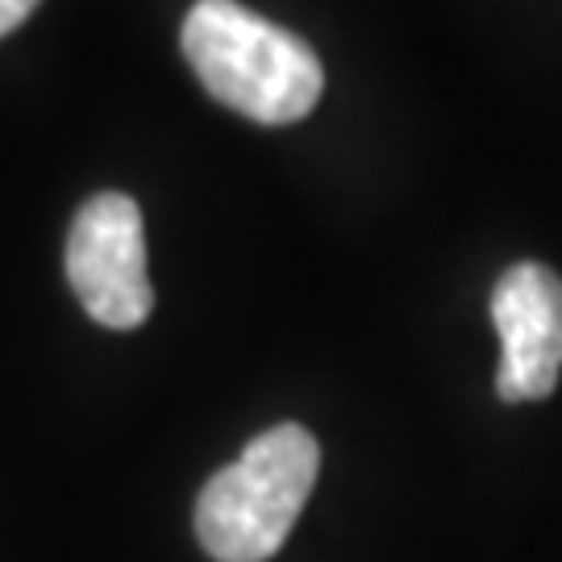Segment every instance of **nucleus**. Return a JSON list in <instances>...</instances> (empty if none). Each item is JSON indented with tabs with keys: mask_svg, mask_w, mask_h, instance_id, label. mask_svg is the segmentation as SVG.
Returning <instances> with one entry per match:
<instances>
[{
	"mask_svg": "<svg viewBox=\"0 0 562 562\" xmlns=\"http://www.w3.org/2000/svg\"><path fill=\"white\" fill-rule=\"evenodd\" d=\"M180 42L204 92L259 125H292L322 101L325 71L313 46L238 0H196Z\"/></svg>",
	"mask_w": 562,
	"mask_h": 562,
	"instance_id": "nucleus-1",
	"label": "nucleus"
},
{
	"mask_svg": "<svg viewBox=\"0 0 562 562\" xmlns=\"http://www.w3.org/2000/svg\"><path fill=\"white\" fill-rule=\"evenodd\" d=\"M322 471L317 438L301 425L259 434L204 483L196 501V538L217 562H267L292 533Z\"/></svg>",
	"mask_w": 562,
	"mask_h": 562,
	"instance_id": "nucleus-2",
	"label": "nucleus"
},
{
	"mask_svg": "<svg viewBox=\"0 0 562 562\" xmlns=\"http://www.w3.org/2000/svg\"><path fill=\"white\" fill-rule=\"evenodd\" d=\"M67 280L92 322L138 329L155 308L146 276L138 204L121 192H101L83 204L67 234Z\"/></svg>",
	"mask_w": 562,
	"mask_h": 562,
	"instance_id": "nucleus-3",
	"label": "nucleus"
},
{
	"mask_svg": "<svg viewBox=\"0 0 562 562\" xmlns=\"http://www.w3.org/2000/svg\"><path fill=\"white\" fill-rule=\"evenodd\" d=\"M492 322L504 346L501 401H546L562 375V280L542 262L508 267L492 292Z\"/></svg>",
	"mask_w": 562,
	"mask_h": 562,
	"instance_id": "nucleus-4",
	"label": "nucleus"
},
{
	"mask_svg": "<svg viewBox=\"0 0 562 562\" xmlns=\"http://www.w3.org/2000/svg\"><path fill=\"white\" fill-rule=\"evenodd\" d=\"M34 9H38V0H0V38H4L9 30H18Z\"/></svg>",
	"mask_w": 562,
	"mask_h": 562,
	"instance_id": "nucleus-5",
	"label": "nucleus"
}]
</instances>
